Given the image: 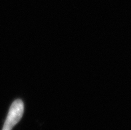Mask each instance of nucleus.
<instances>
[{
    "label": "nucleus",
    "instance_id": "f257e3e1",
    "mask_svg": "<svg viewBox=\"0 0 131 130\" xmlns=\"http://www.w3.org/2000/svg\"><path fill=\"white\" fill-rule=\"evenodd\" d=\"M24 112V104L21 100H16L13 102L9 110L8 115L3 125L2 130H12L20 121Z\"/></svg>",
    "mask_w": 131,
    "mask_h": 130
}]
</instances>
